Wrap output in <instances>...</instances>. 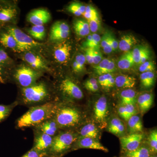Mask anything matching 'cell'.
Masks as SVG:
<instances>
[{
	"mask_svg": "<svg viewBox=\"0 0 157 157\" xmlns=\"http://www.w3.org/2000/svg\"></svg>",
	"mask_w": 157,
	"mask_h": 157,
	"instance_id": "f5cc1de1",
	"label": "cell"
},
{
	"mask_svg": "<svg viewBox=\"0 0 157 157\" xmlns=\"http://www.w3.org/2000/svg\"><path fill=\"white\" fill-rule=\"evenodd\" d=\"M59 101L49 102L30 107L15 122V128L23 130L33 128L42 122L52 117L58 105Z\"/></svg>",
	"mask_w": 157,
	"mask_h": 157,
	"instance_id": "7a4b0ae2",
	"label": "cell"
},
{
	"mask_svg": "<svg viewBox=\"0 0 157 157\" xmlns=\"http://www.w3.org/2000/svg\"><path fill=\"white\" fill-rule=\"evenodd\" d=\"M144 138V135L141 133H133L121 137L120 142L122 148L127 152L133 151L140 146Z\"/></svg>",
	"mask_w": 157,
	"mask_h": 157,
	"instance_id": "7c38bea8",
	"label": "cell"
},
{
	"mask_svg": "<svg viewBox=\"0 0 157 157\" xmlns=\"http://www.w3.org/2000/svg\"><path fill=\"white\" fill-rule=\"evenodd\" d=\"M149 149L145 146H140L133 151L126 153L127 157H150Z\"/></svg>",
	"mask_w": 157,
	"mask_h": 157,
	"instance_id": "f35d334b",
	"label": "cell"
},
{
	"mask_svg": "<svg viewBox=\"0 0 157 157\" xmlns=\"http://www.w3.org/2000/svg\"><path fill=\"white\" fill-rule=\"evenodd\" d=\"M72 50V45L69 42L64 40L58 42L54 47V58L58 63L65 64L70 60Z\"/></svg>",
	"mask_w": 157,
	"mask_h": 157,
	"instance_id": "30bf717a",
	"label": "cell"
},
{
	"mask_svg": "<svg viewBox=\"0 0 157 157\" xmlns=\"http://www.w3.org/2000/svg\"><path fill=\"white\" fill-rule=\"evenodd\" d=\"M150 152L156 153L157 152V132L156 130L151 131L149 136Z\"/></svg>",
	"mask_w": 157,
	"mask_h": 157,
	"instance_id": "b9f144b4",
	"label": "cell"
},
{
	"mask_svg": "<svg viewBox=\"0 0 157 157\" xmlns=\"http://www.w3.org/2000/svg\"><path fill=\"white\" fill-rule=\"evenodd\" d=\"M128 127L130 134L141 133L143 127L140 117L134 115L128 120Z\"/></svg>",
	"mask_w": 157,
	"mask_h": 157,
	"instance_id": "4dcf8cb0",
	"label": "cell"
},
{
	"mask_svg": "<svg viewBox=\"0 0 157 157\" xmlns=\"http://www.w3.org/2000/svg\"><path fill=\"white\" fill-rule=\"evenodd\" d=\"M32 129L52 137L56 136L62 131L53 116L44 121Z\"/></svg>",
	"mask_w": 157,
	"mask_h": 157,
	"instance_id": "9a60e30c",
	"label": "cell"
},
{
	"mask_svg": "<svg viewBox=\"0 0 157 157\" xmlns=\"http://www.w3.org/2000/svg\"><path fill=\"white\" fill-rule=\"evenodd\" d=\"M95 119L98 122L103 123L108 113V103L106 97L102 96L96 101L94 107Z\"/></svg>",
	"mask_w": 157,
	"mask_h": 157,
	"instance_id": "2e32d148",
	"label": "cell"
},
{
	"mask_svg": "<svg viewBox=\"0 0 157 157\" xmlns=\"http://www.w3.org/2000/svg\"><path fill=\"white\" fill-rule=\"evenodd\" d=\"M10 75L9 69L0 65V84H6L9 82Z\"/></svg>",
	"mask_w": 157,
	"mask_h": 157,
	"instance_id": "f6af8a7d",
	"label": "cell"
},
{
	"mask_svg": "<svg viewBox=\"0 0 157 157\" xmlns=\"http://www.w3.org/2000/svg\"><path fill=\"white\" fill-rule=\"evenodd\" d=\"M12 63L11 59L4 48L0 46V65L8 69Z\"/></svg>",
	"mask_w": 157,
	"mask_h": 157,
	"instance_id": "60d3db41",
	"label": "cell"
},
{
	"mask_svg": "<svg viewBox=\"0 0 157 157\" xmlns=\"http://www.w3.org/2000/svg\"><path fill=\"white\" fill-rule=\"evenodd\" d=\"M43 73L37 71L29 66H21L10 73V82L13 80L20 88L29 87L37 82L41 78Z\"/></svg>",
	"mask_w": 157,
	"mask_h": 157,
	"instance_id": "5b68a950",
	"label": "cell"
},
{
	"mask_svg": "<svg viewBox=\"0 0 157 157\" xmlns=\"http://www.w3.org/2000/svg\"><path fill=\"white\" fill-rule=\"evenodd\" d=\"M2 28L11 34L17 41L19 52L33 51L40 48L41 45L40 43L35 41L20 29L9 25L4 26Z\"/></svg>",
	"mask_w": 157,
	"mask_h": 157,
	"instance_id": "8992f818",
	"label": "cell"
},
{
	"mask_svg": "<svg viewBox=\"0 0 157 157\" xmlns=\"http://www.w3.org/2000/svg\"><path fill=\"white\" fill-rule=\"evenodd\" d=\"M78 139L76 131L62 130L53 137L48 155L61 157L71 149L73 144Z\"/></svg>",
	"mask_w": 157,
	"mask_h": 157,
	"instance_id": "277c9868",
	"label": "cell"
},
{
	"mask_svg": "<svg viewBox=\"0 0 157 157\" xmlns=\"http://www.w3.org/2000/svg\"><path fill=\"white\" fill-rule=\"evenodd\" d=\"M70 28L67 22L56 21L51 28L49 38L51 41L60 42L66 40L70 36Z\"/></svg>",
	"mask_w": 157,
	"mask_h": 157,
	"instance_id": "8fae6325",
	"label": "cell"
},
{
	"mask_svg": "<svg viewBox=\"0 0 157 157\" xmlns=\"http://www.w3.org/2000/svg\"><path fill=\"white\" fill-rule=\"evenodd\" d=\"M18 105L16 101L8 105L0 104V123L7 119L11 115L13 109Z\"/></svg>",
	"mask_w": 157,
	"mask_h": 157,
	"instance_id": "d6a6232c",
	"label": "cell"
},
{
	"mask_svg": "<svg viewBox=\"0 0 157 157\" xmlns=\"http://www.w3.org/2000/svg\"><path fill=\"white\" fill-rule=\"evenodd\" d=\"M17 14L16 9L7 4L0 6V25L3 27L5 24L14 19Z\"/></svg>",
	"mask_w": 157,
	"mask_h": 157,
	"instance_id": "ffe728a7",
	"label": "cell"
},
{
	"mask_svg": "<svg viewBox=\"0 0 157 157\" xmlns=\"http://www.w3.org/2000/svg\"><path fill=\"white\" fill-rule=\"evenodd\" d=\"M86 63V60L84 54H78L77 55L72 65L73 72L76 74L81 73L84 70Z\"/></svg>",
	"mask_w": 157,
	"mask_h": 157,
	"instance_id": "e575fe53",
	"label": "cell"
},
{
	"mask_svg": "<svg viewBox=\"0 0 157 157\" xmlns=\"http://www.w3.org/2000/svg\"><path fill=\"white\" fill-rule=\"evenodd\" d=\"M94 70L97 74L100 75L112 74L116 70L115 60L112 59H103L98 64L94 67Z\"/></svg>",
	"mask_w": 157,
	"mask_h": 157,
	"instance_id": "ac0fdd59",
	"label": "cell"
},
{
	"mask_svg": "<svg viewBox=\"0 0 157 157\" xmlns=\"http://www.w3.org/2000/svg\"><path fill=\"white\" fill-rule=\"evenodd\" d=\"M80 148L92 149L104 152L108 151V149L96 139L89 137L79 138L73 144L71 149L73 150Z\"/></svg>",
	"mask_w": 157,
	"mask_h": 157,
	"instance_id": "5bb4252c",
	"label": "cell"
},
{
	"mask_svg": "<svg viewBox=\"0 0 157 157\" xmlns=\"http://www.w3.org/2000/svg\"><path fill=\"white\" fill-rule=\"evenodd\" d=\"M110 33L111 32L109 31H106L101 37V47L103 49V52L105 54H109L113 52L109 39Z\"/></svg>",
	"mask_w": 157,
	"mask_h": 157,
	"instance_id": "74e56055",
	"label": "cell"
},
{
	"mask_svg": "<svg viewBox=\"0 0 157 157\" xmlns=\"http://www.w3.org/2000/svg\"><path fill=\"white\" fill-rule=\"evenodd\" d=\"M45 157H60L58 156H56L52 155H48Z\"/></svg>",
	"mask_w": 157,
	"mask_h": 157,
	"instance_id": "681fc988",
	"label": "cell"
},
{
	"mask_svg": "<svg viewBox=\"0 0 157 157\" xmlns=\"http://www.w3.org/2000/svg\"><path fill=\"white\" fill-rule=\"evenodd\" d=\"M121 105H135L137 101V93L132 89L124 90L120 94Z\"/></svg>",
	"mask_w": 157,
	"mask_h": 157,
	"instance_id": "83f0119b",
	"label": "cell"
},
{
	"mask_svg": "<svg viewBox=\"0 0 157 157\" xmlns=\"http://www.w3.org/2000/svg\"><path fill=\"white\" fill-rule=\"evenodd\" d=\"M110 43L112 47L113 52H116L118 49V41L116 39L113 34L110 33Z\"/></svg>",
	"mask_w": 157,
	"mask_h": 157,
	"instance_id": "c3c4849f",
	"label": "cell"
},
{
	"mask_svg": "<svg viewBox=\"0 0 157 157\" xmlns=\"http://www.w3.org/2000/svg\"><path fill=\"white\" fill-rule=\"evenodd\" d=\"M73 29L78 36H87L90 33L89 25L85 19H77L73 22Z\"/></svg>",
	"mask_w": 157,
	"mask_h": 157,
	"instance_id": "cb8c5ba5",
	"label": "cell"
},
{
	"mask_svg": "<svg viewBox=\"0 0 157 157\" xmlns=\"http://www.w3.org/2000/svg\"><path fill=\"white\" fill-rule=\"evenodd\" d=\"M47 155L39 153L38 151L32 148L21 157H45Z\"/></svg>",
	"mask_w": 157,
	"mask_h": 157,
	"instance_id": "7dc6e473",
	"label": "cell"
},
{
	"mask_svg": "<svg viewBox=\"0 0 157 157\" xmlns=\"http://www.w3.org/2000/svg\"><path fill=\"white\" fill-rule=\"evenodd\" d=\"M53 117L62 130L76 131L83 120V114L72 102L59 101Z\"/></svg>",
	"mask_w": 157,
	"mask_h": 157,
	"instance_id": "3957f363",
	"label": "cell"
},
{
	"mask_svg": "<svg viewBox=\"0 0 157 157\" xmlns=\"http://www.w3.org/2000/svg\"><path fill=\"white\" fill-rule=\"evenodd\" d=\"M0 45L2 48H9L19 52L17 41L11 34L2 28L0 30Z\"/></svg>",
	"mask_w": 157,
	"mask_h": 157,
	"instance_id": "d6986e66",
	"label": "cell"
},
{
	"mask_svg": "<svg viewBox=\"0 0 157 157\" xmlns=\"http://www.w3.org/2000/svg\"><path fill=\"white\" fill-rule=\"evenodd\" d=\"M86 6L82 3L74 2L71 3L67 8L69 12L74 14L75 16H79L82 15L85 11Z\"/></svg>",
	"mask_w": 157,
	"mask_h": 157,
	"instance_id": "8d00e7d4",
	"label": "cell"
},
{
	"mask_svg": "<svg viewBox=\"0 0 157 157\" xmlns=\"http://www.w3.org/2000/svg\"><path fill=\"white\" fill-rule=\"evenodd\" d=\"M76 131L78 138L89 137L97 140L99 136V130L93 124H88Z\"/></svg>",
	"mask_w": 157,
	"mask_h": 157,
	"instance_id": "7402d4cb",
	"label": "cell"
},
{
	"mask_svg": "<svg viewBox=\"0 0 157 157\" xmlns=\"http://www.w3.org/2000/svg\"><path fill=\"white\" fill-rule=\"evenodd\" d=\"M27 32L30 36L37 41H42L46 36V31L44 25H33L27 30Z\"/></svg>",
	"mask_w": 157,
	"mask_h": 157,
	"instance_id": "f1b7e54d",
	"label": "cell"
},
{
	"mask_svg": "<svg viewBox=\"0 0 157 157\" xmlns=\"http://www.w3.org/2000/svg\"><path fill=\"white\" fill-rule=\"evenodd\" d=\"M103 59V55L100 50L92 48V65L98 64Z\"/></svg>",
	"mask_w": 157,
	"mask_h": 157,
	"instance_id": "bcb514c9",
	"label": "cell"
},
{
	"mask_svg": "<svg viewBox=\"0 0 157 157\" xmlns=\"http://www.w3.org/2000/svg\"><path fill=\"white\" fill-rule=\"evenodd\" d=\"M98 82L102 87L109 89L115 85V78L112 74H103L99 76Z\"/></svg>",
	"mask_w": 157,
	"mask_h": 157,
	"instance_id": "d590c367",
	"label": "cell"
},
{
	"mask_svg": "<svg viewBox=\"0 0 157 157\" xmlns=\"http://www.w3.org/2000/svg\"><path fill=\"white\" fill-rule=\"evenodd\" d=\"M101 37L98 33L90 34L83 43L85 48H90L100 50L101 48Z\"/></svg>",
	"mask_w": 157,
	"mask_h": 157,
	"instance_id": "f546056e",
	"label": "cell"
},
{
	"mask_svg": "<svg viewBox=\"0 0 157 157\" xmlns=\"http://www.w3.org/2000/svg\"><path fill=\"white\" fill-rule=\"evenodd\" d=\"M137 101L140 112L144 113L147 112L152 105L153 96L150 93H144L138 97Z\"/></svg>",
	"mask_w": 157,
	"mask_h": 157,
	"instance_id": "484cf974",
	"label": "cell"
},
{
	"mask_svg": "<svg viewBox=\"0 0 157 157\" xmlns=\"http://www.w3.org/2000/svg\"><path fill=\"white\" fill-rule=\"evenodd\" d=\"M58 89L64 98L72 101H78L84 97L80 87L69 77H66L59 81Z\"/></svg>",
	"mask_w": 157,
	"mask_h": 157,
	"instance_id": "52a82bcc",
	"label": "cell"
},
{
	"mask_svg": "<svg viewBox=\"0 0 157 157\" xmlns=\"http://www.w3.org/2000/svg\"><path fill=\"white\" fill-rule=\"evenodd\" d=\"M22 58L29 67L34 70L41 73L49 71L48 64L45 59L35 52H24Z\"/></svg>",
	"mask_w": 157,
	"mask_h": 157,
	"instance_id": "9c48e42d",
	"label": "cell"
},
{
	"mask_svg": "<svg viewBox=\"0 0 157 157\" xmlns=\"http://www.w3.org/2000/svg\"><path fill=\"white\" fill-rule=\"evenodd\" d=\"M18 105L30 107L58 101L54 86L45 80H38L29 87L20 88Z\"/></svg>",
	"mask_w": 157,
	"mask_h": 157,
	"instance_id": "6da1fadb",
	"label": "cell"
},
{
	"mask_svg": "<svg viewBox=\"0 0 157 157\" xmlns=\"http://www.w3.org/2000/svg\"><path fill=\"white\" fill-rule=\"evenodd\" d=\"M108 132L113 135L123 137L125 132V128L123 122L118 118H113L109 123Z\"/></svg>",
	"mask_w": 157,
	"mask_h": 157,
	"instance_id": "d4e9b609",
	"label": "cell"
},
{
	"mask_svg": "<svg viewBox=\"0 0 157 157\" xmlns=\"http://www.w3.org/2000/svg\"><path fill=\"white\" fill-rule=\"evenodd\" d=\"M140 82L145 88H149L153 86L155 80L154 72H148L141 73L140 76Z\"/></svg>",
	"mask_w": 157,
	"mask_h": 157,
	"instance_id": "836d02e7",
	"label": "cell"
},
{
	"mask_svg": "<svg viewBox=\"0 0 157 157\" xmlns=\"http://www.w3.org/2000/svg\"><path fill=\"white\" fill-rule=\"evenodd\" d=\"M132 50L124 52L117 61L118 68L122 70H130L135 65Z\"/></svg>",
	"mask_w": 157,
	"mask_h": 157,
	"instance_id": "4316f807",
	"label": "cell"
},
{
	"mask_svg": "<svg viewBox=\"0 0 157 157\" xmlns=\"http://www.w3.org/2000/svg\"><path fill=\"white\" fill-rule=\"evenodd\" d=\"M137 42V39L134 35L132 34H125L118 41V49L124 52H127L136 46Z\"/></svg>",
	"mask_w": 157,
	"mask_h": 157,
	"instance_id": "44dd1931",
	"label": "cell"
},
{
	"mask_svg": "<svg viewBox=\"0 0 157 157\" xmlns=\"http://www.w3.org/2000/svg\"><path fill=\"white\" fill-rule=\"evenodd\" d=\"M89 25L90 33H97L101 27V22L99 13L94 15L87 20Z\"/></svg>",
	"mask_w": 157,
	"mask_h": 157,
	"instance_id": "ab89813d",
	"label": "cell"
},
{
	"mask_svg": "<svg viewBox=\"0 0 157 157\" xmlns=\"http://www.w3.org/2000/svg\"><path fill=\"white\" fill-rule=\"evenodd\" d=\"M33 130L34 140L32 148L39 153L48 155L52 144L53 137L39 131Z\"/></svg>",
	"mask_w": 157,
	"mask_h": 157,
	"instance_id": "ba28073f",
	"label": "cell"
},
{
	"mask_svg": "<svg viewBox=\"0 0 157 157\" xmlns=\"http://www.w3.org/2000/svg\"><path fill=\"white\" fill-rule=\"evenodd\" d=\"M155 67L154 62L147 60L140 65L139 70L141 73L148 72H154Z\"/></svg>",
	"mask_w": 157,
	"mask_h": 157,
	"instance_id": "ee69618b",
	"label": "cell"
},
{
	"mask_svg": "<svg viewBox=\"0 0 157 157\" xmlns=\"http://www.w3.org/2000/svg\"><path fill=\"white\" fill-rule=\"evenodd\" d=\"M132 51L135 64L140 65L148 60L150 57V50L145 45H136Z\"/></svg>",
	"mask_w": 157,
	"mask_h": 157,
	"instance_id": "e0dca14e",
	"label": "cell"
},
{
	"mask_svg": "<svg viewBox=\"0 0 157 157\" xmlns=\"http://www.w3.org/2000/svg\"><path fill=\"white\" fill-rule=\"evenodd\" d=\"M51 16L49 11L44 9H35L29 13L27 20L33 25H44L50 21Z\"/></svg>",
	"mask_w": 157,
	"mask_h": 157,
	"instance_id": "4fadbf2b",
	"label": "cell"
},
{
	"mask_svg": "<svg viewBox=\"0 0 157 157\" xmlns=\"http://www.w3.org/2000/svg\"><path fill=\"white\" fill-rule=\"evenodd\" d=\"M2 27L1 26V25H0V30H1V29H2Z\"/></svg>",
	"mask_w": 157,
	"mask_h": 157,
	"instance_id": "f907efd6",
	"label": "cell"
},
{
	"mask_svg": "<svg viewBox=\"0 0 157 157\" xmlns=\"http://www.w3.org/2000/svg\"><path fill=\"white\" fill-rule=\"evenodd\" d=\"M136 79L133 76L129 75H119L115 78V85L120 88L132 89L136 84Z\"/></svg>",
	"mask_w": 157,
	"mask_h": 157,
	"instance_id": "603a6c76",
	"label": "cell"
},
{
	"mask_svg": "<svg viewBox=\"0 0 157 157\" xmlns=\"http://www.w3.org/2000/svg\"><path fill=\"white\" fill-rule=\"evenodd\" d=\"M84 86L86 90L93 92L98 91L99 90L98 80L94 78L87 79L84 82Z\"/></svg>",
	"mask_w": 157,
	"mask_h": 157,
	"instance_id": "7bdbcfd3",
	"label": "cell"
},
{
	"mask_svg": "<svg viewBox=\"0 0 157 157\" xmlns=\"http://www.w3.org/2000/svg\"><path fill=\"white\" fill-rule=\"evenodd\" d=\"M150 157H157V156H151Z\"/></svg>",
	"mask_w": 157,
	"mask_h": 157,
	"instance_id": "816d5d0a",
	"label": "cell"
},
{
	"mask_svg": "<svg viewBox=\"0 0 157 157\" xmlns=\"http://www.w3.org/2000/svg\"><path fill=\"white\" fill-rule=\"evenodd\" d=\"M118 112L121 117L125 121H128L130 118L135 115L137 113V110L135 105H121L118 109Z\"/></svg>",
	"mask_w": 157,
	"mask_h": 157,
	"instance_id": "1f68e13d",
	"label": "cell"
}]
</instances>
